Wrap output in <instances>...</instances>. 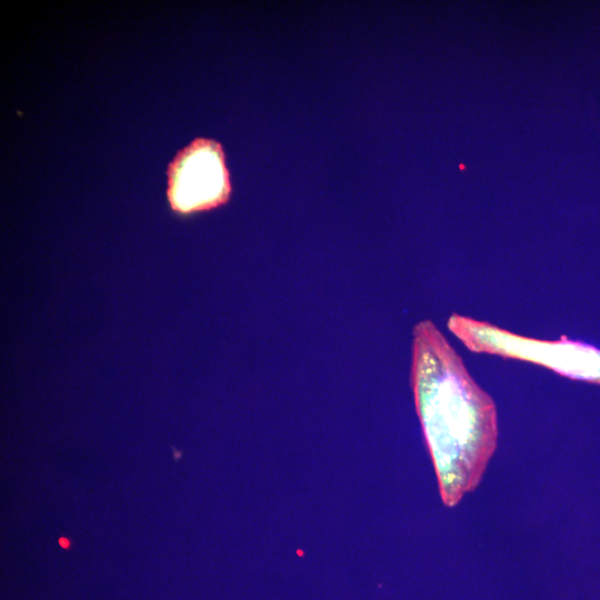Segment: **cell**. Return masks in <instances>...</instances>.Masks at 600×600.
Returning a JSON list of instances; mask_svg holds the SVG:
<instances>
[{"instance_id":"obj_1","label":"cell","mask_w":600,"mask_h":600,"mask_svg":"<svg viewBox=\"0 0 600 600\" xmlns=\"http://www.w3.org/2000/svg\"><path fill=\"white\" fill-rule=\"evenodd\" d=\"M411 381L417 412L446 506L479 484L497 448V409L437 326L413 328Z\"/></svg>"},{"instance_id":"obj_2","label":"cell","mask_w":600,"mask_h":600,"mask_svg":"<svg viewBox=\"0 0 600 600\" xmlns=\"http://www.w3.org/2000/svg\"><path fill=\"white\" fill-rule=\"evenodd\" d=\"M447 326L473 352L531 362L571 379L600 383V349L591 344L566 336L559 340L529 338L457 313Z\"/></svg>"},{"instance_id":"obj_3","label":"cell","mask_w":600,"mask_h":600,"mask_svg":"<svg viewBox=\"0 0 600 600\" xmlns=\"http://www.w3.org/2000/svg\"><path fill=\"white\" fill-rule=\"evenodd\" d=\"M231 193L229 171L219 142L199 138L181 150L169 169L168 199L179 214L224 204Z\"/></svg>"},{"instance_id":"obj_4","label":"cell","mask_w":600,"mask_h":600,"mask_svg":"<svg viewBox=\"0 0 600 600\" xmlns=\"http://www.w3.org/2000/svg\"><path fill=\"white\" fill-rule=\"evenodd\" d=\"M59 543L63 547V548H67L69 546V541L67 539H63L61 538Z\"/></svg>"}]
</instances>
